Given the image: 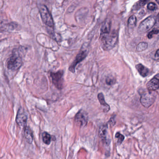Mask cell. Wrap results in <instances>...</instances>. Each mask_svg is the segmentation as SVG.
<instances>
[{"mask_svg":"<svg viewBox=\"0 0 159 159\" xmlns=\"http://www.w3.org/2000/svg\"><path fill=\"white\" fill-rule=\"evenodd\" d=\"M117 34L114 32H110L101 35L102 47L105 50H110L114 48L117 42Z\"/></svg>","mask_w":159,"mask_h":159,"instance_id":"1","label":"cell"},{"mask_svg":"<svg viewBox=\"0 0 159 159\" xmlns=\"http://www.w3.org/2000/svg\"><path fill=\"white\" fill-rule=\"evenodd\" d=\"M23 63L22 57L17 52H14L9 57L7 61V67L11 70H17L22 66Z\"/></svg>","mask_w":159,"mask_h":159,"instance_id":"2","label":"cell"},{"mask_svg":"<svg viewBox=\"0 0 159 159\" xmlns=\"http://www.w3.org/2000/svg\"><path fill=\"white\" fill-rule=\"evenodd\" d=\"M41 18L43 23L50 27L54 26V21L50 12L45 5H42L39 8Z\"/></svg>","mask_w":159,"mask_h":159,"instance_id":"3","label":"cell"},{"mask_svg":"<svg viewBox=\"0 0 159 159\" xmlns=\"http://www.w3.org/2000/svg\"><path fill=\"white\" fill-rule=\"evenodd\" d=\"M153 91L145 92L141 96L140 102L142 105L146 108L150 107L153 103H154L156 99V95Z\"/></svg>","mask_w":159,"mask_h":159,"instance_id":"4","label":"cell"},{"mask_svg":"<svg viewBox=\"0 0 159 159\" xmlns=\"http://www.w3.org/2000/svg\"><path fill=\"white\" fill-rule=\"evenodd\" d=\"M156 19L153 16H150L143 21L140 24L138 28V32L143 34L150 30L155 25Z\"/></svg>","mask_w":159,"mask_h":159,"instance_id":"5","label":"cell"},{"mask_svg":"<svg viewBox=\"0 0 159 159\" xmlns=\"http://www.w3.org/2000/svg\"><path fill=\"white\" fill-rule=\"evenodd\" d=\"M63 72L62 70H59L55 73H51V79L53 84L58 89H61L63 87Z\"/></svg>","mask_w":159,"mask_h":159,"instance_id":"6","label":"cell"},{"mask_svg":"<svg viewBox=\"0 0 159 159\" xmlns=\"http://www.w3.org/2000/svg\"><path fill=\"white\" fill-rule=\"evenodd\" d=\"M87 55H88L87 50H82L78 54L75 61L72 63L70 67L69 68V70L72 73H75V69H76V65L86 58V57L87 56Z\"/></svg>","mask_w":159,"mask_h":159,"instance_id":"7","label":"cell"},{"mask_svg":"<svg viewBox=\"0 0 159 159\" xmlns=\"http://www.w3.org/2000/svg\"><path fill=\"white\" fill-rule=\"evenodd\" d=\"M27 119H28L27 115L23 109L22 108H20L16 117L17 123L19 125L20 127H25L26 125Z\"/></svg>","mask_w":159,"mask_h":159,"instance_id":"8","label":"cell"},{"mask_svg":"<svg viewBox=\"0 0 159 159\" xmlns=\"http://www.w3.org/2000/svg\"><path fill=\"white\" fill-rule=\"evenodd\" d=\"M75 121L80 127H84L87 125L88 115L83 111H80L75 117Z\"/></svg>","mask_w":159,"mask_h":159,"instance_id":"9","label":"cell"},{"mask_svg":"<svg viewBox=\"0 0 159 159\" xmlns=\"http://www.w3.org/2000/svg\"><path fill=\"white\" fill-rule=\"evenodd\" d=\"M147 87L149 91H154L159 89V79L154 78L150 80L147 84Z\"/></svg>","mask_w":159,"mask_h":159,"instance_id":"10","label":"cell"},{"mask_svg":"<svg viewBox=\"0 0 159 159\" xmlns=\"http://www.w3.org/2000/svg\"><path fill=\"white\" fill-rule=\"evenodd\" d=\"M136 68L137 70L140 74L143 77H146L148 75L149 70L142 64H138L136 65Z\"/></svg>","mask_w":159,"mask_h":159,"instance_id":"11","label":"cell"},{"mask_svg":"<svg viewBox=\"0 0 159 159\" xmlns=\"http://www.w3.org/2000/svg\"><path fill=\"white\" fill-rule=\"evenodd\" d=\"M24 135L27 142L29 144H31L33 141V136L31 131L29 127H26L25 128Z\"/></svg>","mask_w":159,"mask_h":159,"instance_id":"12","label":"cell"},{"mask_svg":"<svg viewBox=\"0 0 159 159\" xmlns=\"http://www.w3.org/2000/svg\"><path fill=\"white\" fill-rule=\"evenodd\" d=\"M108 125H102L99 129V136L101 140H105L107 135Z\"/></svg>","mask_w":159,"mask_h":159,"instance_id":"13","label":"cell"},{"mask_svg":"<svg viewBox=\"0 0 159 159\" xmlns=\"http://www.w3.org/2000/svg\"><path fill=\"white\" fill-rule=\"evenodd\" d=\"M111 22L109 21H106L103 23L101 29V34L108 33L111 31Z\"/></svg>","mask_w":159,"mask_h":159,"instance_id":"14","label":"cell"},{"mask_svg":"<svg viewBox=\"0 0 159 159\" xmlns=\"http://www.w3.org/2000/svg\"><path fill=\"white\" fill-rule=\"evenodd\" d=\"M98 99L101 105L107 108V111L108 112L110 110V106L105 101L103 93H99L98 94Z\"/></svg>","mask_w":159,"mask_h":159,"instance_id":"15","label":"cell"},{"mask_svg":"<svg viewBox=\"0 0 159 159\" xmlns=\"http://www.w3.org/2000/svg\"><path fill=\"white\" fill-rule=\"evenodd\" d=\"M136 18L135 15H132L129 18L128 20V26L129 28H132L136 26Z\"/></svg>","mask_w":159,"mask_h":159,"instance_id":"16","label":"cell"},{"mask_svg":"<svg viewBox=\"0 0 159 159\" xmlns=\"http://www.w3.org/2000/svg\"><path fill=\"white\" fill-rule=\"evenodd\" d=\"M42 140L43 142L47 145H49L51 143V136L47 132H44L42 134Z\"/></svg>","mask_w":159,"mask_h":159,"instance_id":"17","label":"cell"},{"mask_svg":"<svg viewBox=\"0 0 159 159\" xmlns=\"http://www.w3.org/2000/svg\"><path fill=\"white\" fill-rule=\"evenodd\" d=\"M148 43L146 42H141L138 44L136 47L137 51L138 52L143 51L148 48Z\"/></svg>","mask_w":159,"mask_h":159,"instance_id":"18","label":"cell"},{"mask_svg":"<svg viewBox=\"0 0 159 159\" xmlns=\"http://www.w3.org/2000/svg\"><path fill=\"white\" fill-rule=\"evenodd\" d=\"M115 138H117V143L119 144H121L123 141L124 140V136L119 133H116L115 135Z\"/></svg>","mask_w":159,"mask_h":159,"instance_id":"19","label":"cell"},{"mask_svg":"<svg viewBox=\"0 0 159 159\" xmlns=\"http://www.w3.org/2000/svg\"><path fill=\"white\" fill-rule=\"evenodd\" d=\"M148 9L150 10H155L157 8V6H156V4L154 2H149V3H148V6H147Z\"/></svg>","mask_w":159,"mask_h":159,"instance_id":"20","label":"cell"},{"mask_svg":"<svg viewBox=\"0 0 159 159\" xmlns=\"http://www.w3.org/2000/svg\"><path fill=\"white\" fill-rule=\"evenodd\" d=\"M115 80L112 77H108L106 79V84L108 85H112L115 83Z\"/></svg>","mask_w":159,"mask_h":159,"instance_id":"21","label":"cell"},{"mask_svg":"<svg viewBox=\"0 0 159 159\" xmlns=\"http://www.w3.org/2000/svg\"><path fill=\"white\" fill-rule=\"evenodd\" d=\"M158 32H159L158 30H156V29L153 30V31H150L148 34V38H149V39H151V38L153 37V35H155V34H158Z\"/></svg>","mask_w":159,"mask_h":159,"instance_id":"22","label":"cell"},{"mask_svg":"<svg viewBox=\"0 0 159 159\" xmlns=\"http://www.w3.org/2000/svg\"><path fill=\"white\" fill-rule=\"evenodd\" d=\"M150 0H140L139 2V4L141 6H143L145 4L148 2Z\"/></svg>","mask_w":159,"mask_h":159,"instance_id":"23","label":"cell"},{"mask_svg":"<svg viewBox=\"0 0 159 159\" xmlns=\"http://www.w3.org/2000/svg\"><path fill=\"white\" fill-rule=\"evenodd\" d=\"M154 59L155 60H158L159 59V49L156 51L155 55H154Z\"/></svg>","mask_w":159,"mask_h":159,"instance_id":"24","label":"cell"},{"mask_svg":"<svg viewBox=\"0 0 159 159\" xmlns=\"http://www.w3.org/2000/svg\"><path fill=\"white\" fill-rule=\"evenodd\" d=\"M109 123L111 125H114L115 124V121L114 120V118H112L110 119V121L109 122Z\"/></svg>","mask_w":159,"mask_h":159,"instance_id":"25","label":"cell"},{"mask_svg":"<svg viewBox=\"0 0 159 159\" xmlns=\"http://www.w3.org/2000/svg\"><path fill=\"white\" fill-rule=\"evenodd\" d=\"M155 25L157 26V27H159V14L157 15V19H156V21H155Z\"/></svg>","mask_w":159,"mask_h":159,"instance_id":"26","label":"cell"},{"mask_svg":"<svg viewBox=\"0 0 159 159\" xmlns=\"http://www.w3.org/2000/svg\"><path fill=\"white\" fill-rule=\"evenodd\" d=\"M156 1L159 4V0H156Z\"/></svg>","mask_w":159,"mask_h":159,"instance_id":"27","label":"cell"},{"mask_svg":"<svg viewBox=\"0 0 159 159\" xmlns=\"http://www.w3.org/2000/svg\"><path fill=\"white\" fill-rule=\"evenodd\" d=\"M158 35H159V32H158Z\"/></svg>","mask_w":159,"mask_h":159,"instance_id":"28","label":"cell"}]
</instances>
